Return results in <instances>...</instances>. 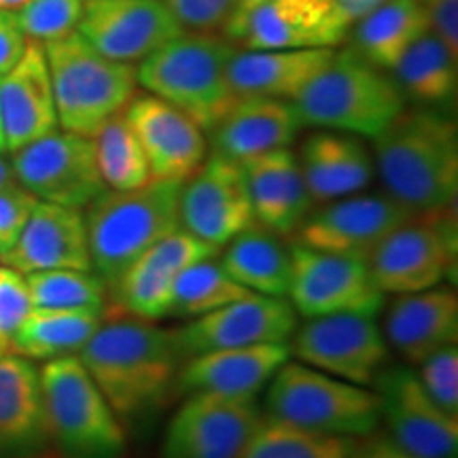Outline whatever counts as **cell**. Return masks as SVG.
I'll list each match as a JSON object with an SVG mask.
<instances>
[{
  "label": "cell",
  "mask_w": 458,
  "mask_h": 458,
  "mask_svg": "<svg viewBox=\"0 0 458 458\" xmlns=\"http://www.w3.org/2000/svg\"><path fill=\"white\" fill-rule=\"evenodd\" d=\"M77 357L123 427L162 408L176 388L181 354L174 334L153 320L100 323Z\"/></svg>",
  "instance_id": "obj_1"
},
{
  "label": "cell",
  "mask_w": 458,
  "mask_h": 458,
  "mask_svg": "<svg viewBox=\"0 0 458 458\" xmlns=\"http://www.w3.org/2000/svg\"><path fill=\"white\" fill-rule=\"evenodd\" d=\"M374 140V165L410 213L454 206L458 193V130L445 111L403 108Z\"/></svg>",
  "instance_id": "obj_2"
},
{
  "label": "cell",
  "mask_w": 458,
  "mask_h": 458,
  "mask_svg": "<svg viewBox=\"0 0 458 458\" xmlns=\"http://www.w3.org/2000/svg\"><path fill=\"white\" fill-rule=\"evenodd\" d=\"M182 181L153 179L128 191H105L83 215L88 229L91 270L106 289L142 253L181 227L179 202Z\"/></svg>",
  "instance_id": "obj_3"
},
{
  "label": "cell",
  "mask_w": 458,
  "mask_h": 458,
  "mask_svg": "<svg viewBox=\"0 0 458 458\" xmlns=\"http://www.w3.org/2000/svg\"><path fill=\"white\" fill-rule=\"evenodd\" d=\"M291 102L301 125L365 139H376L405 108L391 74L352 47L334 54Z\"/></svg>",
  "instance_id": "obj_4"
},
{
  "label": "cell",
  "mask_w": 458,
  "mask_h": 458,
  "mask_svg": "<svg viewBox=\"0 0 458 458\" xmlns=\"http://www.w3.org/2000/svg\"><path fill=\"white\" fill-rule=\"evenodd\" d=\"M233 51L225 38L182 32L147 55L136 68V79L148 94L170 102L202 130H213L236 100L227 81Z\"/></svg>",
  "instance_id": "obj_5"
},
{
  "label": "cell",
  "mask_w": 458,
  "mask_h": 458,
  "mask_svg": "<svg viewBox=\"0 0 458 458\" xmlns=\"http://www.w3.org/2000/svg\"><path fill=\"white\" fill-rule=\"evenodd\" d=\"M57 123L64 131L91 136L136 96V68L98 54L81 34L45 43Z\"/></svg>",
  "instance_id": "obj_6"
},
{
  "label": "cell",
  "mask_w": 458,
  "mask_h": 458,
  "mask_svg": "<svg viewBox=\"0 0 458 458\" xmlns=\"http://www.w3.org/2000/svg\"><path fill=\"white\" fill-rule=\"evenodd\" d=\"M266 416L312 433L365 437L380 427L374 388L286 360L267 382Z\"/></svg>",
  "instance_id": "obj_7"
},
{
  "label": "cell",
  "mask_w": 458,
  "mask_h": 458,
  "mask_svg": "<svg viewBox=\"0 0 458 458\" xmlns=\"http://www.w3.org/2000/svg\"><path fill=\"white\" fill-rule=\"evenodd\" d=\"M41 385L51 442L62 458L125 456V427L77 354L45 360Z\"/></svg>",
  "instance_id": "obj_8"
},
{
  "label": "cell",
  "mask_w": 458,
  "mask_h": 458,
  "mask_svg": "<svg viewBox=\"0 0 458 458\" xmlns=\"http://www.w3.org/2000/svg\"><path fill=\"white\" fill-rule=\"evenodd\" d=\"M454 206L410 215L369 257L368 266L385 295H405L442 284L456 263Z\"/></svg>",
  "instance_id": "obj_9"
},
{
  "label": "cell",
  "mask_w": 458,
  "mask_h": 458,
  "mask_svg": "<svg viewBox=\"0 0 458 458\" xmlns=\"http://www.w3.org/2000/svg\"><path fill=\"white\" fill-rule=\"evenodd\" d=\"M289 348L291 357L308 368L369 388L391 354L385 331L368 314L306 318Z\"/></svg>",
  "instance_id": "obj_10"
},
{
  "label": "cell",
  "mask_w": 458,
  "mask_h": 458,
  "mask_svg": "<svg viewBox=\"0 0 458 458\" xmlns=\"http://www.w3.org/2000/svg\"><path fill=\"white\" fill-rule=\"evenodd\" d=\"M15 181L41 202L88 208L106 191L94 142L72 131H51L13 151Z\"/></svg>",
  "instance_id": "obj_11"
},
{
  "label": "cell",
  "mask_w": 458,
  "mask_h": 458,
  "mask_svg": "<svg viewBox=\"0 0 458 458\" xmlns=\"http://www.w3.org/2000/svg\"><path fill=\"white\" fill-rule=\"evenodd\" d=\"M261 420L257 397L191 393L168 422L159 458H240Z\"/></svg>",
  "instance_id": "obj_12"
},
{
  "label": "cell",
  "mask_w": 458,
  "mask_h": 458,
  "mask_svg": "<svg viewBox=\"0 0 458 458\" xmlns=\"http://www.w3.org/2000/svg\"><path fill=\"white\" fill-rule=\"evenodd\" d=\"M293 276L286 300L297 317L318 318L334 314L377 317L385 308V293L377 289L365 261L323 253L308 246H291Z\"/></svg>",
  "instance_id": "obj_13"
},
{
  "label": "cell",
  "mask_w": 458,
  "mask_h": 458,
  "mask_svg": "<svg viewBox=\"0 0 458 458\" xmlns=\"http://www.w3.org/2000/svg\"><path fill=\"white\" fill-rule=\"evenodd\" d=\"M388 437L414 458H454L458 416L439 408L411 368H385L374 380Z\"/></svg>",
  "instance_id": "obj_14"
},
{
  "label": "cell",
  "mask_w": 458,
  "mask_h": 458,
  "mask_svg": "<svg viewBox=\"0 0 458 458\" xmlns=\"http://www.w3.org/2000/svg\"><path fill=\"white\" fill-rule=\"evenodd\" d=\"M297 329V312L286 297L249 293L204 317L172 329L181 359L223 348L289 344Z\"/></svg>",
  "instance_id": "obj_15"
},
{
  "label": "cell",
  "mask_w": 458,
  "mask_h": 458,
  "mask_svg": "<svg viewBox=\"0 0 458 458\" xmlns=\"http://www.w3.org/2000/svg\"><path fill=\"white\" fill-rule=\"evenodd\" d=\"M410 213L391 196H346L312 210L295 232L297 244L323 253L369 261L394 227Z\"/></svg>",
  "instance_id": "obj_16"
},
{
  "label": "cell",
  "mask_w": 458,
  "mask_h": 458,
  "mask_svg": "<svg viewBox=\"0 0 458 458\" xmlns=\"http://www.w3.org/2000/svg\"><path fill=\"white\" fill-rule=\"evenodd\" d=\"M181 227L223 249L255 223L249 189L238 162L213 153L182 181Z\"/></svg>",
  "instance_id": "obj_17"
},
{
  "label": "cell",
  "mask_w": 458,
  "mask_h": 458,
  "mask_svg": "<svg viewBox=\"0 0 458 458\" xmlns=\"http://www.w3.org/2000/svg\"><path fill=\"white\" fill-rule=\"evenodd\" d=\"M79 34L108 60H145L185 32L162 0H88Z\"/></svg>",
  "instance_id": "obj_18"
},
{
  "label": "cell",
  "mask_w": 458,
  "mask_h": 458,
  "mask_svg": "<svg viewBox=\"0 0 458 458\" xmlns=\"http://www.w3.org/2000/svg\"><path fill=\"white\" fill-rule=\"evenodd\" d=\"M223 34L244 49L335 47L346 38L331 0H261Z\"/></svg>",
  "instance_id": "obj_19"
},
{
  "label": "cell",
  "mask_w": 458,
  "mask_h": 458,
  "mask_svg": "<svg viewBox=\"0 0 458 458\" xmlns=\"http://www.w3.org/2000/svg\"><path fill=\"white\" fill-rule=\"evenodd\" d=\"M153 179L187 181L206 159L204 130L189 114L153 94L134 96L123 108Z\"/></svg>",
  "instance_id": "obj_20"
},
{
  "label": "cell",
  "mask_w": 458,
  "mask_h": 458,
  "mask_svg": "<svg viewBox=\"0 0 458 458\" xmlns=\"http://www.w3.org/2000/svg\"><path fill=\"white\" fill-rule=\"evenodd\" d=\"M57 130V113L45 47L28 41L17 64L0 77V134L7 151Z\"/></svg>",
  "instance_id": "obj_21"
},
{
  "label": "cell",
  "mask_w": 458,
  "mask_h": 458,
  "mask_svg": "<svg viewBox=\"0 0 458 458\" xmlns=\"http://www.w3.org/2000/svg\"><path fill=\"white\" fill-rule=\"evenodd\" d=\"M4 266L21 274L45 270H91L88 229L81 210L38 199Z\"/></svg>",
  "instance_id": "obj_22"
},
{
  "label": "cell",
  "mask_w": 458,
  "mask_h": 458,
  "mask_svg": "<svg viewBox=\"0 0 458 458\" xmlns=\"http://www.w3.org/2000/svg\"><path fill=\"white\" fill-rule=\"evenodd\" d=\"M41 371L30 359L0 357V458H32L49 448Z\"/></svg>",
  "instance_id": "obj_23"
},
{
  "label": "cell",
  "mask_w": 458,
  "mask_h": 458,
  "mask_svg": "<svg viewBox=\"0 0 458 458\" xmlns=\"http://www.w3.org/2000/svg\"><path fill=\"white\" fill-rule=\"evenodd\" d=\"M255 221L280 238L295 232L312 213L314 199L303 181L295 153L286 148L240 162Z\"/></svg>",
  "instance_id": "obj_24"
},
{
  "label": "cell",
  "mask_w": 458,
  "mask_h": 458,
  "mask_svg": "<svg viewBox=\"0 0 458 458\" xmlns=\"http://www.w3.org/2000/svg\"><path fill=\"white\" fill-rule=\"evenodd\" d=\"M291 359L289 344L223 348L185 359L176 388L182 393H215L225 397H257Z\"/></svg>",
  "instance_id": "obj_25"
},
{
  "label": "cell",
  "mask_w": 458,
  "mask_h": 458,
  "mask_svg": "<svg viewBox=\"0 0 458 458\" xmlns=\"http://www.w3.org/2000/svg\"><path fill=\"white\" fill-rule=\"evenodd\" d=\"M385 337L410 365L458 340V297L450 286L394 295L385 320Z\"/></svg>",
  "instance_id": "obj_26"
},
{
  "label": "cell",
  "mask_w": 458,
  "mask_h": 458,
  "mask_svg": "<svg viewBox=\"0 0 458 458\" xmlns=\"http://www.w3.org/2000/svg\"><path fill=\"white\" fill-rule=\"evenodd\" d=\"M301 119L293 102L263 96L236 98L213 130L215 153L244 162L263 153L286 148L297 139Z\"/></svg>",
  "instance_id": "obj_27"
},
{
  "label": "cell",
  "mask_w": 458,
  "mask_h": 458,
  "mask_svg": "<svg viewBox=\"0 0 458 458\" xmlns=\"http://www.w3.org/2000/svg\"><path fill=\"white\" fill-rule=\"evenodd\" d=\"M300 162L303 181L314 202L354 196L374 179V157L360 136L318 130L301 142Z\"/></svg>",
  "instance_id": "obj_28"
},
{
  "label": "cell",
  "mask_w": 458,
  "mask_h": 458,
  "mask_svg": "<svg viewBox=\"0 0 458 458\" xmlns=\"http://www.w3.org/2000/svg\"><path fill=\"white\" fill-rule=\"evenodd\" d=\"M334 54V47L233 51L227 66L229 88L236 98L293 100Z\"/></svg>",
  "instance_id": "obj_29"
},
{
  "label": "cell",
  "mask_w": 458,
  "mask_h": 458,
  "mask_svg": "<svg viewBox=\"0 0 458 458\" xmlns=\"http://www.w3.org/2000/svg\"><path fill=\"white\" fill-rule=\"evenodd\" d=\"M225 246L221 266L249 293L289 295L293 257L289 246L280 242V236L255 221Z\"/></svg>",
  "instance_id": "obj_30"
},
{
  "label": "cell",
  "mask_w": 458,
  "mask_h": 458,
  "mask_svg": "<svg viewBox=\"0 0 458 458\" xmlns=\"http://www.w3.org/2000/svg\"><path fill=\"white\" fill-rule=\"evenodd\" d=\"M456 57L454 51L428 28L403 51L397 64L391 68V77L405 102L448 113L458 89Z\"/></svg>",
  "instance_id": "obj_31"
},
{
  "label": "cell",
  "mask_w": 458,
  "mask_h": 458,
  "mask_svg": "<svg viewBox=\"0 0 458 458\" xmlns=\"http://www.w3.org/2000/svg\"><path fill=\"white\" fill-rule=\"evenodd\" d=\"M354 26L352 49L382 71H391L403 51L431 28L420 0H385Z\"/></svg>",
  "instance_id": "obj_32"
},
{
  "label": "cell",
  "mask_w": 458,
  "mask_h": 458,
  "mask_svg": "<svg viewBox=\"0 0 458 458\" xmlns=\"http://www.w3.org/2000/svg\"><path fill=\"white\" fill-rule=\"evenodd\" d=\"M100 314L30 310L9 342V352L30 360L74 357L100 327Z\"/></svg>",
  "instance_id": "obj_33"
},
{
  "label": "cell",
  "mask_w": 458,
  "mask_h": 458,
  "mask_svg": "<svg viewBox=\"0 0 458 458\" xmlns=\"http://www.w3.org/2000/svg\"><path fill=\"white\" fill-rule=\"evenodd\" d=\"M102 181L114 191H128L153 181L147 156L125 113L113 114L91 136Z\"/></svg>",
  "instance_id": "obj_34"
},
{
  "label": "cell",
  "mask_w": 458,
  "mask_h": 458,
  "mask_svg": "<svg viewBox=\"0 0 458 458\" xmlns=\"http://www.w3.org/2000/svg\"><path fill=\"white\" fill-rule=\"evenodd\" d=\"M32 310L105 314L108 289L91 270H45L26 274Z\"/></svg>",
  "instance_id": "obj_35"
},
{
  "label": "cell",
  "mask_w": 458,
  "mask_h": 458,
  "mask_svg": "<svg viewBox=\"0 0 458 458\" xmlns=\"http://www.w3.org/2000/svg\"><path fill=\"white\" fill-rule=\"evenodd\" d=\"M244 295H249V291L229 276L221 261L213 257L187 267L174 278L168 317L193 320Z\"/></svg>",
  "instance_id": "obj_36"
},
{
  "label": "cell",
  "mask_w": 458,
  "mask_h": 458,
  "mask_svg": "<svg viewBox=\"0 0 458 458\" xmlns=\"http://www.w3.org/2000/svg\"><path fill=\"white\" fill-rule=\"evenodd\" d=\"M354 439L312 433L263 414L240 458H351Z\"/></svg>",
  "instance_id": "obj_37"
},
{
  "label": "cell",
  "mask_w": 458,
  "mask_h": 458,
  "mask_svg": "<svg viewBox=\"0 0 458 458\" xmlns=\"http://www.w3.org/2000/svg\"><path fill=\"white\" fill-rule=\"evenodd\" d=\"M174 278V274L139 257L108 291L131 317L159 320L170 312Z\"/></svg>",
  "instance_id": "obj_38"
},
{
  "label": "cell",
  "mask_w": 458,
  "mask_h": 458,
  "mask_svg": "<svg viewBox=\"0 0 458 458\" xmlns=\"http://www.w3.org/2000/svg\"><path fill=\"white\" fill-rule=\"evenodd\" d=\"M83 15V0H30L17 9V24L32 41L51 43L74 32Z\"/></svg>",
  "instance_id": "obj_39"
},
{
  "label": "cell",
  "mask_w": 458,
  "mask_h": 458,
  "mask_svg": "<svg viewBox=\"0 0 458 458\" xmlns=\"http://www.w3.org/2000/svg\"><path fill=\"white\" fill-rule=\"evenodd\" d=\"M221 253L219 246L206 242V240L193 236L187 229L176 227L168 236H164L156 242L147 253H142V259L156 263L162 270L179 276L182 270L196 266L204 259H213Z\"/></svg>",
  "instance_id": "obj_40"
},
{
  "label": "cell",
  "mask_w": 458,
  "mask_h": 458,
  "mask_svg": "<svg viewBox=\"0 0 458 458\" xmlns=\"http://www.w3.org/2000/svg\"><path fill=\"white\" fill-rule=\"evenodd\" d=\"M420 377L425 391L431 394V399L439 408L448 411L452 416H458V348L456 344L433 352L422 363Z\"/></svg>",
  "instance_id": "obj_41"
},
{
  "label": "cell",
  "mask_w": 458,
  "mask_h": 458,
  "mask_svg": "<svg viewBox=\"0 0 458 458\" xmlns=\"http://www.w3.org/2000/svg\"><path fill=\"white\" fill-rule=\"evenodd\" d=\"M32 310L26 276L9 266H0V340L11 342Z\"/></svg>",
  "instance_id": "obj_42"
},
{
  "label": "cell",
  "mask_w": 458,
  "mask_h": 458,
  "mask_svg": "<svg viewBox=\"0 0 458 458\" xmlns=\"http://www.w3.org/2000/svg\"><path fill=\"white\" fill-rule=\"evenodd\" d=\"M182 28L210 32L223 28L236 9L238 0H164Z\"/></svg>",
  "instance_id": "obj_43"
},
{
  "label": "cell",
  "mask_w": 458,
  "mask_h": 458,
  "mask_svg": "<svg viewBox=\"0 0 458 458\" xmlns=\"http://www.w3.org/2000/svg\"><path fill=\"white\" fill-rule=\"evenodd\" d=\"M38 199L20 182L0 187V255H4L20 238L28 216Z\"/></svg>",
  "instance_id": "obj_44"
},
{
  "label": "cell",
  "mask_w": 458,
  "mask_h": 458,
  "mask_svg": "<svg viewBox=\"0 0 458 458\" xmlns=\"http://www.w3.org/2000/svg\"><path fill=\"white\" fill-rule=\"evenodd\" d=\"M428 26L458 55V0H420Z\"/></svg>",
  "instance_id": "obj_45"
},
{
  "label": "cell",
  "mask_w": 458,
  "mask_h": 458,
  "mask_svg": "<svg viewBox=\"0 0 458 458\" xmlns=\"http://www.w3.org/2000/svg\"><path fill=\"white\" fill-rule=\"evenodd\" d=\"M28 38L21 32L13 11H0V77L9 72L24 54Z\"/></svg>",
  "instance_id": "obj_46"
},
{
  "label": "cell",
  "mask_w": 458,
  "mask_h": 458,
  "mask_svg": "<svg viewBox=\"0 0 458 458\" xmlns=\"http://www.w3.org/2000/svg\"><path fill=\"white\" fill-rule=\"evenodd\" d=\"M351 458H414L388 437L386 431H376L354 439Z\"/></svg>",
  "instance_id": "obj_47"
},
{
  "label": "cell",
  "mask_w": 458,
  "mask_h": 458,
  "mask_svg": "<svg viewBox=\"0 0 458 458\" xmlns=\"http://www.w3.org/2000/svg\"><path fill=\"white\" fill-rule=\"evenodd\" d=\"M385 0H331L335 24L348 34V28L359 24L363 17L376 11Z\"/></svg>",
  "instance_id": "obj_48"
},
{
  "label": "cell",
  "mask_w": 458,
  "mask_h": 458,
  "mask_svg": "<svg viewBox=\"0 0 458 458\" xmlns=\"http://www.w3.org/2000/svg\"><path fill=\"white\" fill-rule=\"evenodd\" d=\"M261 0H238V4H236V9H233V13L229 15V20L225 21V24H223V28L225 26H232V24H236V21H240L242 20V17L249 13L250 9L255 7V4H259Z\"/></svg>",
  "instance_id": "obj_49"
},
{
  "label": "cell",
  "mask_w": 458,
  "mask_h": 458,
  "mask_svg": "<svg viewBox=\"0 0 458 458\" xmlns=\"http://www.w3.org/2000/svg\"><path fill=\"white\" fill-rule=\"evenodd\" d=\"M3 153V151H0ZM11 182H15V176H13V168L4 162L3 157H0V187L4 185H11Z\"/></svg>",
  "instance_id": "obj_50"
},
{
  "label": "cell",
  "mask_w": 458,
  "mask_h": 458,
  "mask_svg": "<svg viewBox=\"0 0 458 458\" xmlns=\"http://www.w3.org/2000/svg\"><path fill=\"white\" fill-rule=\"evenodd\" d=\"M26 3H30V0H0V11L20 9V7H24Z\"/></svg>",
  "instance_id": "obj_51"
},
{
  "label": "cell",
  "mask_w": 458,
  "mask_h": 458,
  "mask_svg": "<svg viewBox=\"0 0 458 458\" xmlns=\"http://www.w3.org/2000/svg\"><path fill=\"white\" fill-rule=\"evenodd\" d=\"M7 352H9V344L0 340V357H3V354H7Z\"/></svg>",
  "instance_id": "obj_52"
},
{
  "label": "cell",
  "mask_w": 458,
  "mask_h": 458,
  "mask_svg": "<svg viewBox=\"0 0 458 458\" xmlns=\"http://www.w3.org/2000/svg\"><path fill=\"white\" fill-rule=\"evenodd\" d=\"M32 458H62V456H54V454H45V452H43V454H38V456H32Z\"/></svg>",
  "instance_id": "obj_53"
},
{
  "label": "cell",
  "mask_w": 458,
  "mask_h": 458,
  "mask_svg": "<svg viewBox=\"0 0 458 458\" xmlns=\"http://www.w3.org/2000/svg\"><path fill=\"white\" fill-rule=\"evenodd\" d=\"M0 151H7V148H4V142H3V134H0Z\"/></svg>",
  "instance_id": "obj_54"
}]
</instances>
